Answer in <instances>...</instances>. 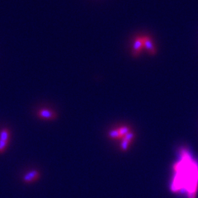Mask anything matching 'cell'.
Masks as SVG:
<instances>
[{
    "label": "cell",
    "mask_w": 198,
    "mask_h": 198,
    "mask_svg": "<svg viewBox=\"0 0 198 198\" xmlns=\"http://www.w3.org/2000/svg\"><path fill=\"white\" fill-rule=\"evenodd\" d=\"M142 38H143L144 48H145V50L148 51L149 55H155L157 53V50H156L155 46L154 45L152 39L149 36H142Z\"/></svg>",
    "instance_id": "2"
},
{
    "label": "cell",
    "mask_w": 198,
    "mask_h": 198,
    "mask_svg": "<svg viewBox=\"0 0 198 198\" xmlns=\"http://www.w3.org/2000/svg\"><path fill=\"white\" fill-rule=\"evenodd\" d=\"M143 38L142 36H136L134 40L133 46H132V55L133 57H138L141 55V51L143 50Z\"/></svg>",
    "instance_id": "1"
},
{
    "label": "cell",
    "mask_w": 198,
    "mask_h": 198,
    "mask_svg": "<svg viewBox=\"0 0 198 198\" xmlns=\"http://www.w3.org/2000/svg\"><path fill=\"white\" fill-rule=\"evenodd\" d=\"M118 130H119V132H120V136H121L122 138L125 136V135H126V134L129 133V132L130 131V128L127 127V126H120V127L119 128Z\"/></svg>",
    "instance_id": "7"
},
{
    "label": "cell",
    "mask_w": 198,
    "mask_h": 198,
    "mask_svg": "<svg viewBox=\"0 0 198 198\" xmlns=\"http://www.w3.org/2000/svg\"><path fill=\"white\" fill-rule=\"evenodd\" d=\"M37 115L39 117L44 120H55L57 117L56 113L49 109H41L38 112Z\"/></svg>",
    "instance_id": "3"
},
{
    "label": "cell",
    "mask_w": 198,
    "mask_h": 198,
    "mask_svg": "<svg viewBox=\"0 0 198 198\" xmlns=\"http://www.w3.org/2000/svg\"><path fill=\"white\" fill-rule=\"evenodd\" d=\"M9 136H10V132L8 129H3L0 131V140L8 142Z\"/></svg>",
    "instance_id": "5"
},
{
    "label": "cell",
    "mask_w": 198,
    "mask_h": 198,
    "mask_svg": "<svg viewBox=\"0 0 198 198\" xmlns=\"http://www.w3.org/2000/svg\"><path fill=\"white\" fill-rule=\"evenodd\" d=\"M108 136H109L111 139H114V140H116V139H122V137L120 136V132H119V130H118V129L110 130L109 133H108Z\"/></svg>",
    "instance_id": "6"
},
{
    "label": "cell",
    "mask_w": 198,
    "mask_h": 198,
    "mask_svg": "<svg viewBox=\"0 0 198 198\" xmlns=\"http://www.w3.org/2000/svg\"><path fill=\"white\" fill-rule=\"evenodd\" d=\"M129 146H130V142H128L127 141H125L124 139H122V141H121V144H120V148L123 151H126L129 148Z\"/></svg>",
    "instance_id": "9"
},
{
    "label": "cell",
    "mask_w": 198,
    "mask_h": 198,
    "mask_svg": "<svg viewBox=\"0 0 198 198\" xmlns=\"http://www.w3.org/2000/svg\"><path fill=\"white\" fill-rule=\"evenodd\" d=\"M195 197H196L195 192H189V193H188V198H195Z\"/></svg>",
    "instance_id": "11"
},
{
    "label": "cell",
    "mask_w": 198,
    "mask_h": 198,
    "mask_svg": "<svg viewBox=\"0 0 198 198\" xmlns=\"http://www.w3.org/2000/svg\"><path fill=\"white\" fill-rule=\"evenodd\" d=\"M134 137H135V135H134L133 132H131V131H130L129 133H127L126 135H125L124 137H123L122 139H124V140H125V141H127L128 142H132V141L134 140Z\"/></svg>",
    "instance_id": "8"
},
{
    "label": "cell",
    "mask_w": 198,
    "mask_h": 198,
    "mask_svg": "<svg viewBox=\"0 0 198 198\" xmlns=\"http://www.w3.org/2000/svg\"><path fill=\"white\" fill-rule=\"evenodd\" d=\"M39 177H40V173L37 170H32L24 175L23 181L25 183H32L33 181L36 180Z\"/></svg>",
    "instance_id": "4"
},
{
    "label": "cell",
    "mask_w": 198,
    "mask_h": 198,
    "mask_svg": "<svg viewBox=\"0 0 198 198\" xmlns=\"http://www.w3.org/2000/svg\"><path fill=\"white\" fill-rule=\"evenodd\" d=\"M7 145H8V142L7 141L0 140V153H3V151L5 150Z\"/></svg>",
    "instance_id": "10"
}]
</instances>
